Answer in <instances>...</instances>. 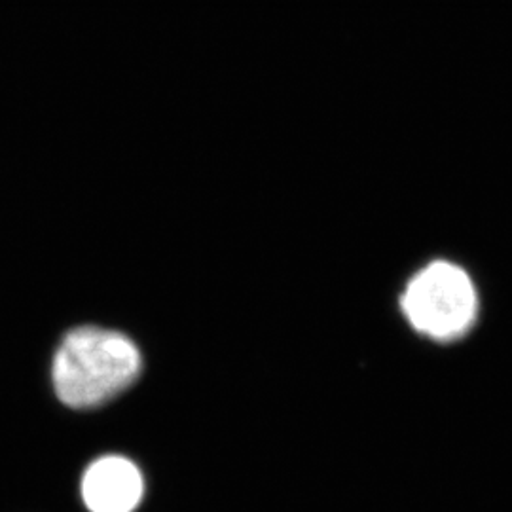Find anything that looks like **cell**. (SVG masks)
I'll list each match as a JSON object with an SVG mask.
<instances>
[{
    "mask_svg": "<svg viewBox=\"0 0 512 512\" xmlns=\"http://www.w3.org/2000/svg\"><path fill=\"white\" fill-rule=\"evenodd\" d=\"M141 363L139 348L122 332L99 327L71 330L55 351V393L71 408L99 406L135 382Z\"/></svg>",
    "mask_w": 512,
    "mask_h": 512,
    "instance_id": "1",
    "label": "cell"
},
{
    "mask_svg": "<svg viewBox=\"0 0 512 512\" xmlns=\"http://www.w3.org/2000/svg\"><path fill=\"white\" fill-rule=\"evenodd\" d=\"M401 308L408 323L423 336L437 342L458 340L475 325V283L452 262H431L408 281Z\"/></svg>",
    "mask_w": 512,
    "mask_h": 512,
    "instance_id": "2",
    "label": "cell"
},
{
    "mask_svg": "<svg viewBox=\"0 0 512 512\" xmlns=\"http://www.w3.org/2000/svg\"><path fill=\"white\" fill-rule=\"evenodd\" d=\"M145 494L139 467L122 456L93 461L82 478V499L90 512H133Z\"/></svg>",
    "mask_w": 512,
    "mask_h": 512,
    "instance_id": "3",
    "label": "cell"
}]
</instances>
